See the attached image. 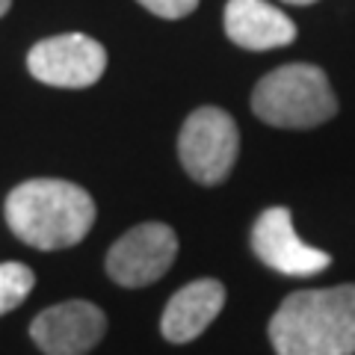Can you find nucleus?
Returning a JSON list of instances; mask_svg holds the SVG:
<instances>
[{
  "label": "nucleus",
  "instance_id": "obj_10",
  "mask_svg": "<svg viewBox=\"0 0 355 355\" xmlns=\"http://www.w3.org/2000/svg\"><path fill=\"white\" fill-rule=\"evenodd\" d=\"M225 305V287L216 279H198L181 287L169 302H166L160 331L172 343H190L219 317Z\"/></svg>",
  "mask_w": 355,
  "mask_h": 355
},
{
  "label": "nucleus",
  "instance_id": "obj_5",
  "mask_svg": "<svg viewBox=\"0 0 355 355\" xmlns=\"http://www.w3.org/2000/svg\"><path fill=\"white\" fill-rule=\"evenodd\" d=\"M27 69L44 86L86 89L101 80L107 69V51L92 36L62 33L33 44L27 53Z\"/></svg>",
  "mask_w": 355,
  "mask_h": 355
},
{
  "label": "nucleus",
  "instance_id": "obj_13",
  "mask_svg": "<svg viewBox=\"0 0 355 355\" xmlns=\"http://www.w3.org/2000/svg\"><path fill=\"white\" fill-rule=\"evenodd\" d=\"M9 6H12V0H0V18L9 12Z\"/></svg>",
  "mask_w": 355,
  "mask_h": 355
},
{
  "label": "nucleus",
  "instance_id": "obj_6",
  "mask_svg": "<svg viewBox=\"0 0 355 355\" xmlns=\"http://www.w3.org/2000/svg\"><path fill=\"white\" fill-rule=\"evenodd\" d=\"M175 254V231L163 222H142L110 246L107 275L121 287H148L169 272Z\"/></svg>",
  "mask_w": 355,
  "mask_h": 355
},
{
  "label": "nucleus",
  "instance_id": "obj_11",
  "mask_svg": "<svg viewBox=\"0 0 355 355\" xmlns=\"http://www.w3.org/2000/svg\"><path fill=\"white\" fill-rule=\"evenodd\" d=\"M33 284H36V272L27 263H18V261L0 263V317L24 302L33 291Z\"/></svg>",
  "mask_w": 355,
  "mask_h": 355
},
{
  "label": "nucleus",
  "instance_id": "obj_3",
  "mask_svg": "<svg viewBox=\"0 0 355 355\" xmlns=\"http://www.w3.org/2000/svg\"><path fill=\"white\" fill-rule=\"evenodd\" d=\"M252 110L272 128L311 130L335 119L338 98L323 69L291 62L261 77L252 92Z\"/></svg>",
  "mask_w": 355,
  "mask_h": 355
},
{
  "label": "nucleus",
  "instance_id": "obj_8",
  "mask_svg": "<svg viewBox=\"0 0 355 355\" xmlns=\"http://www.w3.org/2000/svg\"><path fill=\"white\" fill-rule=\"evenodd\" d=\"M104 331V311L92 302H83V299L44 308L30 326L33 343L44 355H86L101 343Z\"/></svg>",
  "mask_w": 355,
  "mask_h": 355
},
{
  "label": "nucleus",
  "instance_id": "obj_9",
  "mask_svg": "<svg viewBox=\"0 0 355 355\" xmlns=\"http://www.w3.org/2000/svg\"><path fill=\"white\" fill-rule=\"evenodd\" d=\"M225 33L237 48L272 51L296 39V24L266 0H228Z\"/></svg>",
  "mask_w": 355,
  "mask_h": 355
},
{
  "label": "nucleus",
  "instance_id": "obj_14",
  "mask_svg": "<svg viewBox=\"0 0 355 355\" xmlns=\"http://www.w3.org/2000/svg\"><path fill=\"white\" fill-rule=\"evenodd\" d=\"M284 3H293V6H308V3H317V0H284Z\"/></svg>",
  "mask_w": 355,
  "mask_h": 355
},
{
  "label": "nucleus",
  "instance_id": "obj_12",
  "mask_svg": "<svg viewBox=\"0 0 355 355\" xmlns=\"http://www.w3.org/2000/svg\"><path fill=\"white\" fill-rule=\"evenodd\" d=\"M137 3H142L148 9V12L160 15L166 21H175V18H184L190 15L193 9L198 6V0H137Z\"/></svg>",
  "mask_w": 355,
  "mask_h": 355
},
{
  "label": "nucleus",
  "instance_id": "obj_2",
  "mask_svg": "<svg viewBox=\"0 0 355 355\" xmlns=\"http://www.w3.org/2000/svg\"><path fill=\"white\" fill-rule=\"evenodd\" d=\"M6 225L27 246L57 252L77 246L95 225V202L83 187L36 178L6 196Z\"/></svg>",
  "mask_w": 355,
  "mask_h": 355
},
{
  "label": "nucleus",
  "instance_id": "obj_7",
  "mask_svg": "<svg viewBox=\"0 0 355 355\" xmlns=\"http://www.w3.org/2000/svg\"><path fill=\"white\" fill-rule=\"evenodd\" d=\"M252 249L270 266V270L291 275V279H308L323 272L331 263V254L314 249L296 234L293 216L287 207H270L258 216L252 228Z\"/></svg>",
  "mask_w": 355,
  "mask_h": 355
},
{
  "label": "nucleus",
  "instance_id": "obj_1",
  "mask_svg": "<svg viewBox=\"0 0 355 355\" xmlns=\"http://www.w3.org/2000/svg\"><path fill=\"white\" fill-rule=\"evenodd\" d=\"M275 355H355V284L296 291L270 320Z\"/></svg>",
  "mask_w": 355,
  "mask_h": 355
},
{
  "label": "nucleus",
  "instance_id": "obj_4",
  "mask_svg": "<svg viewBox=\"0 0 355 355\" xmlns=\"http://www.w3.org/2000/svg\"><path fill=\"white\" fill-rule=\"evenodd\" d=\"M240 154L237 121L219 107H198L187 116L178 137V157L187 175L205 187H216L231 175Z\"/></svg>",
  "mask_w": 355,
  "mask_h": 355
}]
</instances>
